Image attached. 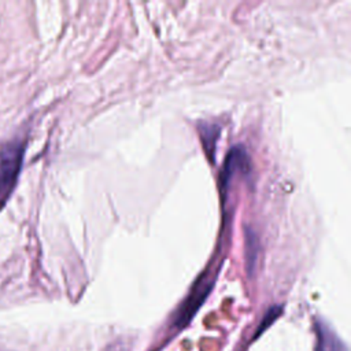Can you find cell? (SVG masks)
Instances as JSON below:
<instances>
[{"label": "cell", "mask_w": 351, "mask_h": 351, "mask_svg": "<svg viewBox=\"0 0 351 351\" xmlns=\"http://www.w3.org/2000/svg\"><path fill=\"white\" fill-rule=\"evenodd\" d=\"M280 314V308H277V307H273V308H270L267 313H266V317H265V319L261 322V325H259V329H258V332H256V335H259L262 330H265L274 319H276V317Z\"/></svg>", "instance_id": "cell-4"}, {"label": "cell", "mask_w": 351, "mask_h": 351, "mask_svg": "<svg viewBox=\"0 0 351 351\" xmlns=\"http://www.w3.org/2000/svg\"><path fill=\"white\" fill-rule=\"evenodd\" d=\"M211 287H213V281L210 278L202 277L196 282V285L192 289V292L189 293L188 299H185V302L182 303V306L180 307V310L177 313V319L174 321V324L177 326H184L192 319V317L195 315V313L197 311V308L202 306L206 296L208 295Z\"/></svg>", "instance_id": "cell-2"}, {"label": "cell", "mask_w": 351, "mask_h": 351, "mask_svg": "<svg viewBox=\"0 0 351 351\" xmlns=\"http://www.w3.org/2000/svg\"><path fill=\"white\" fill-rule=\"evenodd\" d=\"M315 351H348L343 340L322 319L315 321Z\"/></svg>", "instance_id": "cell-3"}, {"label": "cell", "mask_w": 351, "mask_h": 351, "mask_svg": "<svg viewBox=\"0 0 351 351\" xmlns=\"http://www.w3.org/2000/svg\"><path fill=\"white\" fill-rule=\"evenodd\" d=\"M23 152L25 144L19 141L10 143L0 148V207L15 186L22 166Z\"/></svg>", "instance_id": "cell-1"}]
</instances>
